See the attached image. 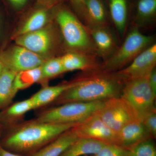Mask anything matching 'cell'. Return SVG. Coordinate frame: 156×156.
<instances>
[{"mask_svg": "<svg viewBox=\"0 0 156 156\" xmlns=\"http://www.w3.org/2000/svg\"><path fill=\"white\" fill-rule=\"evenodd\" d=\"M60 58L65 73L76 70L88 72L100 69L101 64L98 62L97 56L69 52Z\"/></svg>", "mask_w": 156, "mask_h": 156, "instance_id": "cell-13", "label": "cell"}, {"mask_svg": "<svg viewBox=\"0 0 156 156\" xmlns=\"http://www.w3.org/2000/svg\"><path fill=\"white\" fill-rule=\"evenodd\" d=\"M47 59L17 44L0 54V60L5 67L16 73L41 66Z\"/></svg>", "mask_w": 156, "mask_h": 156, "instance_id": "cell-9", "label": "cell"}, {"mask_svg": "<svg viewBox=\"0 0 156 156\" xmlns=\"http://www.w3.org/2000/svg\"><path fill=\"white\" fill-rule=\"evenodd\" d=\"M32 109L33 105L30 98L10 105L0 111V124L5 128L19 122L25 114Z\"/></svg>", "mask_w": 156, "mask_h": 156, "instance_id": "cell-17", "label": "cell"}, {"mask_svg": "<svg viewBox=\"0 0 156 156\" xmlns=\"http://www.w3.org/2000/svg\"><path fill=\"white\" fill-rule=\"evenodd\" d=\"M104 101L73 102L60 105L41 112L35 119L42 122L78 124L100 109Z\"/></svg>", "mask_w": 156, "mask_h": 156, "instance_id": "cell-5", "label": "cell"}, {"mask_svg": "<svg viewBox=\"0 0 156 156\" xmlns=\"http://www.w3.org/2000/svg\"><path fill=\"white\" fill-rule=\"evenodd\" d=\"M77 16L87 24V12L85 0H69Z\"/></svg>", "mask_w": 156, "mask_h": 156, "instance_id": "cell-29", "label": "cell"}, {"mask_svg": "<svg viewBox=\"0 0 156 156\" xmlns=\"http://www.w3.org/2000/svg\"><path fill=\"white\" fill-rule=\"evenodd\" d=\"M153 138L143 140L129 148V156H156V147Z\"/></svg>", "mask_w": 156, "mask_h": 156, "instance_id": "cell-25", "label": "cell"}, {"mask_svg": "<svg viewBox=\"0 0 156 156\" xmlns=\"http://www.w3.org/2000/svg\"><path fill=\"white\" fill-rule=\"evenodd\" d=\"M3 129H4V128H3V126H2V125L0 124V156H1V137H2V132L3 131Z\"/></svg>", "mask_w": 156, "mask_h": 156, "instance_id": "cell-34", "label": "cell"}, {"mask_svg": "<svg viewBox=\"0 0 156 156\" xmlns=\"http://www.w3.org/2000/svg\"><path fill=\"white\" fill-rule=\"evenodd\" d=\"M49 9L50 8L42 6L33 12L16 31L14 38L38 30L47 25L50 19Z\"/></svg>", "mask_w": 156, "mask_h": 156, "instance_id": "cell-19", "label": "cell"}, {"mask_svg": "<svg viewBox=\"0 0 156 156\" xmlns=\"http://www.w3.org/2000/svg\"><path fill=\"white\" fill-rule=\"evenodd\" d=\"M54 16L68 52L98 56L88 27L73 12L60 5L56 8Z\"/></svg>", "mask_w": 156, "mask_h": 156, "instance_id": "cell-3", "label": "cell"}, {"mask_svg": "<svg viewBox=\"0 0 156 156\" xmlns=\"http://www.w3.org/2000/svg\"><path fill=\"white\" fill-rule=\"evenodd\" d=\"M96 112L73 127L78 136L116 145L117 133L107 126Z\"/></svg>", "mask_w": 156, "mask_h": 156, "instance_id": "cell-10", "label": "cell"}, {"mask_svg": "<svg viewBox=\"0 0 156 156\" xmlns=\"http://www.w3.org/2000/svg\"><path fill=\"white\" fill-rule=\"evenodd\" d=\"M11 4L17 8H22L25 5L27 0H9Z\"/></svg>", "mask_w": 156, "mask_h": 156, "instance_id": "cell-32", "label": "cell"}, {"mask_svg": "<svg viewBox=\"0 0 156 156\" xmlns=\"http://www.w3.org/2000/svg\"><path fill=\"white\" fill-rule=\"evenodd\" d=\"M42 81L45 83L49 79L65 73L60 57L48 58L41 66Z\"/></svg>", "mask_w": 156, "mask_h": 156, "instance_id": "cell-24", "label": "cell"}, {"mask_svg": "<svg viewBox=\"0 0 156 156\" xmlns=\"http://www.w3.org/2000/svg\"><path fill=\"white\" fill-rule=\"evenodd\" d=\"M110 14L119 34H124L128 20L127 0H109Z\"/></svg>", "mask_w": 156, "mask_h": 156, "instance_id": "cell-22", "label": "cell"}, {"mask_svg": "<svg viewBox=\"0 0 156 156\" xmlns=\"http://www.w3.org/2000/svg\"><path fill=\"white\" fill-rule=\"evenodd\" d=\"M87 12V27H108L106 8L102 0H85Z\"/></svg>", "mask_w": 156, "mask_h": 156, "instance_id": "cell-18", "label": "cell"}, {"mask_svg": "<svg viewBox=\"0 0 156 156\" xmlns=\"http://www.w3.org/2000/svg\"><path fill=\"white\" fill-rule=\"evenodd\" d=\"M153 37L144 34L137 28L133 29L128 34L122 44L101 63L100 69L106 72H118L153 44Z\"/></svg>", "mask_w": 156, "mask_h": 156, "instance_id": "cell-4", "label": "cell"}, {"mask_svg": "<svg viewBox=\"0 0 156 156\" xmlns=\"http://www.w3.org/2000/svg\"><path fill=\"white\" fill-rule=\"evenodd\" d=\"M127 80L118 73L101 70L86 72L75 85L67 89L52 103L57 105L73 102L103 101L120 97Z\"/></svg>", "mask_w": 156, "mask_h": 156, "instance_id": "cell-2", "label": "cell"}, {"mask_svg": "<svg viewBox=\"0 0 156 156\" xmlns=\"http://www.w3.org/2000/svg\"><path fill=\"white\" fill-rule=\"evenodd\" d=\"M63 1L64 0H39L43 6L50 8Z\"/></svg>", "mask_w": 156, "mask_h": 156, "instance_id": "cell-31", "label": "cell"}, {"mask_svg": "<svg viewBox=\"0 0 156 156\" xmlns=\"http://www.w3.org/2000/svg\"><path fill=\"white\" fill-rule=\"evenodd\" d=\"M77 79L52 87L46 86L30 98L34 109L51 104L66 91L76 84Z\"/></svg>", "mask_w": 156, "mask_h": 156, "instance_id": "cell-16", "label": "cell"}, {"mask_svg": "<svg viewBox=\"0 0 156 156\" xmlns=\"http://www.w3.org/2000/svg\"><path fill=\"white\" fill-rule=\"evenodd\" d=\"M152 137L139 119L127 124L117 132L116 145L128 149Z\"/></svg>", "mask_w": 156, "mask_h": 156, "instance_id": "cell-12", "label": "cell"}, {"mask_svg": "<svg viewBox=\"0 0 156 156\" xmlns=\"http://www.w3.org/2000/svg\"><path fill=\"white\" fill-rule=\"evenodd\" d=\"M4 67H5V66H4L2 62L0 60V76L2 74V73Z\"/></svg>", "mask_w": 156, "mask_h": 156, "instance_id": "cell-35", "label": "cell"}, {"mask_svg": "<svg viewBox=\"0 0 156 156\" xmlns=\"http://www.w3.org/2000/svg\"><path fill=\"white\" fill-rule=\"evenodd\" d=\"M106 144L96 140L79 137L60 156H86L97 153Z\"/></svg>", "mask_w": 156, "mask_h": 156, "instance_id": "cell-20", "label": "cell"}, {"mask_svg": "<svg viewBox=\"0 0 156 156\" xmlns=\"http://www.w3.org/2000/svg\"><path fill=\"white\" fill-rule=\"evenodd\" d=\"M52 23L43 28L15 38L17 45L48 59V55L55 51L60 43V35Z\"/></svg>", "mask_w": 156, "mask_h": 156, "instance_id": "cell-8", "label": "cell"}, {"mask_svg": "<svg viewBox=\"0 0 156 156\" xmlns=\"http://www.w3.org/2000/svg\"><path fill=\"white\" fill-rule=\"evenodd\" d=\"M88 28L95 44L98 57H101L104 61H105L118 48L114 38L109 30L108 27Z\"/></svg>", "mask_w": 156, "mask_h": 156, "instance_id": "cell-14", "label": "cell"}, {"mask_svg": "<svg viewBox=\"0 0 156 156\" xmlns=\"http://www.w3.org/2000/svg\"><path fill=\"white\" fill-rule=\"evenodd\" d=\"M96 113L107 126L116 133L128 123L141 119L133 107L121 96L104 101Z\"/></svg>", "mask_w": 156, "mask_h": 156, "instance_id": "cell-7", "label": "cell"}, {"mask_svg": "<svg viewBox=\"0 0 156 156\" xmlns=\"http://www.w3.org/2000/svg\"><path fill=\"white\" fill-rule=\"evenodd\" d=\"M141 121L153 139L156 137V109L150 112L141 118Z\"/></svg>", "mask_w": 156, "mask_h": 156, "instance_id": "cell-28", "label": "cell"}, {"mask_svg": "<svg viewBox=\"0 0 156 156\" xmlns=\"http://www.w3.org/2000/svg\"><path fill=\"white\" fill-rule=\"evenodd\" d=\"M78 137L73 127L60 134L32 156H60Z\"/></svg>", "mask_w": 156, "mask_h": 156, "instance_id": "cell-15", "label": "cell"}, {"mask_svg": "<svg viewBox=\"0 0 156 156\" xmlns=\"http://www.w3.org/2000/svg\"><path fill=\"white\" fill-rule=\"evenodd\" d=\"M149 82L150 86L152 91L153 92L154 95L156 97V69L152 71L149 76Z\"/></svg>", "mask_w": 156, "mask_h": 156, "instance_id": "cell-30", "label": "cell"}, {"mask_svg": "<svg viewBox=\"0 0 156 156\" xmlns=\"http://www.w3.org/2000/svg\"><path fill=\"white\" fill-rule=\"evenodd\" d=\"M76 124H54L35 119L4 128L1 138L3 148L14 153L32 156Z\"/></svg>", "mask_w": 156, "mask_h": 156, "instance_id": "cell-1", "label": "cell"}, {"mask_svg": "<svg viewBox=\"0 0 156 156\" xmlns=\"http://www.w3.org/2000/svg\"><path fill=\"white\" fill-rule=\"evenodd\" d=\"M136 13L140 21L151 19L156 14V0H138Z\"/></svg>", "mask_w": 156, "mask_h": 156, "instance_id": "cell-26", "label": "cell"}, {"mask_svg": "<svg viewBox=\"0 0 156 156\" xmlns=\"http://www.w3.org/2000/svg\"><path fill=\"white\" fill-rule=\"evenodd\" d=\"M86 156H129L126 149L115 144H106L99 152Z\"/></svg>", "mask_w": 156, "mask_h": 156, "instance_id": "cell-27", "label": "cell"}, {"mask_svg": "<svg viewBox=\"0 0 156 156\" xmlns=\"http://www.w3.org/2000/svg\"><path fill=\"white\" fill-rule=\"evenodd\" d=\"M156 45L153 44L140 53L126 67L118 73L126 80L148 77L155 68Z\"/></svg>", "mask_w": 156, "mask_h": 156, "instance_id": "cell-11", "label": "cell"}, {"mask_svg": "<svg viewBox=\"0 0 156 156\" xmlns=\"http://www.w3.org/2000/svg\"><path fill=\"white\" fill-rule=\"evenodd\" d=\"M41 66L32 69L17 73L14 82L17 90L26 89L36 83H42Z\"/></svg>", "mask_w": 156, "mask_h": 156, "instance_id": "cell-23", "label": "cell"}, {"mask_svg": "<svg viewBox=\"0 0 156 156\" xmlns=\"http://www.w3.org/2000/svg\"><path fill=\"white\" fill-rule=\"evenodd\" d=\"M17 73L5 67L0 76V111L10 105L18 91L14 86Z\"/></svg>", "mask_w": 156, "mask_h": 156, "instance_id": "cell-21", "label": "cell"}, {"mask_svg": "<svg viewBox=\"0 0 156 156\" xmlns=\"http://www.w3.org/2000/svg\"><path fill=\"white\" fill-rule=\"evenodd\" d=\"M1 156H23L6 150L1 146Z\"/></svg>", "mask_w": 156, "mask_h": 156, "instance_id": "cell-33", "label": "cell"}, {"mask_svg": "<svg viewBox=\"0 0 156 156\" xmlns=\"http://www.w3.org/2000/svg\"><path fill=\"white\" fill-rule=\"evenodd\" d=\"M149 76L127 80L121 96L133 107L140 119L156 109V97L150 86Z\"/></svg>", "mask_w": 156, "mask_h": 156, "instance_id": "cell-6", "label": "cell"}]
</instances>
